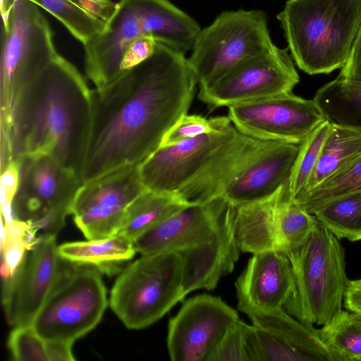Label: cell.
<instances>
[{
  "label": "cell",
  "instance_id": "obj_33",
  "mask_svg": "<svg viewBox=\"0 0 361 361\" xmlns=\"http://www.w3.org/2000/svg\"><path fill=\"white\" fill-rule=\"evenodd\" d=\"M314 215L337 238L361 240V193L333 200Z\"/></svg>",
  "mask_w": 361,
  "mask_h": 361
},
{
  "label": "cell",
  "instance_id": "obj_43",
  "mask_svg": "<svg viewBox=\"0 0 361 361\" xmlns=\"http://www.w3.org/2000/svg\"><path fill=\"white\" fill-rule=\"evenodd\" d=\"M46 341L49 361H72L75 360L72 352L73 343L60 341Z\"/></svg>",
  "mask_w": 361,
  "mask_h": 361
},
{
  "label": "cell",
  "instance_id": "obj_31",
  "mask_svg": "<svg viewBox=\"0 0 361 361\" xmlns=\"http://www.w3.org/2000/svg\"><path fill=\"white\" fill-rule=\"evenodd\" d=\"M357 193H361V154L294 200L314 214L333 200Z\"/></svg>",
  "mask_w": 361,
  "mask_h": 361
},
{
  "label": "cell",
  "instance_id": "obj_22",
  "mask_svg": "<svg viewBox=\"0 0 361 361\" xmlns=\"http://www.w3.org/2000/svg\"><path fill=\"white\" fill-rule=\"evenodd\" d=\"M267 142L240 132L211 167L176 195L188 204L204 203L218 198L226 184Z\"/></svg>",
  "mask_w": 361,
  "mask_h": 361
},
{
  "label": "cell",
  "instance_id": "obj_38",
  "mask_svg": "<svg viewBox=\"0 0 361 361\" xmlns=\"http://www.w3.org/2000/svg\"><path fill=\"white\" fill-rule=\"evenodd\" d=\"M220 117L206 118L196 114H185L168 130L159 147L176 145L184 140L215 130Z\"/></svg>",
  "mask_w": 361,
  "mask_h": 361
},
{
  "label": "cell",
  "instance_id": "obj_16",
  "mask_svg": "<svg viewBox=\"0 0 361 361\" xmlns=\"http://www.w3.org/2000/svg\"><path fill=\"white\" fill-rule=\"evenodd\" d=\"M252 321L258 361H333L317 329L284 308L262 310L238 303Z\"/></svg>",
  "mask_w": 361,
  "mask_h": 361
},
{
  "label": "cell",
  "instance_id": "obj_1",
  "mask_svg": "<svg viewBox=\"0 0 361 361\" xmlns=\"http://www.w3.org/2000/svg\"><path fill=\"white\" fill-rule=\"evenodd\" d=\"M198 85L185 54L161 42L146 60L91 90V124L82 183L142 163L188 114Z\"/></svg>",
  "mask_w": 361,
  "mask_h": 361
},
{
  "label": "cell",
  "instance_id": "obj_6",
  "mask_svg": "<svg viewBox=\"0 0 361 361\" xmlns=\"http://www.w3.org/2000/svg\"><path fill=\"white\" fill-rule=\"evenodd\" d=\"M101 274L97 266L61 258L54 284L32 324L37 333L47 341L73 343L94 329L109 302Z\"/></svg>",
  "mask_w": 361,
  "mask_h": 361
},
{
  "label": "cell",
  "instance_id": "obj_13",
  "mask_svg": "<svg viewBox=\"0 0 361 361\" xmlns=\"http://www.w3.org/2000/svg\"><path fill=\"white\" fill-rule=\"evenodd\" d=\"M228 117L243 134L266 142L300 144L326 119L314 99L292 92L228 107Z\"/></svg>",
  "mask_w": 361,
  "mask_h": 361
},
{
  "label": "cell",
  "instance_id": "obj_41",
  "mask_svg": "<svg viewBox=\"0 0 361 361\" xmlns=\"http://www.w3.org/2000/svg\"><path fill=\"white\" fill-rule=\"evenodd\" d=\"M338 77L350 82H361V27L348 61Z\"/></svg>",
  "mask_w": 361,
  "mask_h": 361
},
{
  "label": "cell",
  "instance_id": "obj_44",
  "mask_svg": "<svg viewBox=\"0 0 361 361\" xmlns=\"http://www.w3.org/2000/svg\"><path fill=\"white\" fill-rule=\"evenodd\" d=\"M97 1H111V0H97Z\"/></svg>",
  "mask_w": 361,
  "mask_h": 361
},
{
  "label": "cell",
  "instance_id": "obj_19",
  "mask_svg": "<svg viewBox=\"0 0 361 361\" xmlns=\"http://www.w3.org/2000/svg\"><path fill=\"white\" fill-rule=\"evenodd\" d=\"M143 36L136 0H119L102 30L83 45L85 74L95 88L109 85L122 73L128 47Z\"/></svg>",
  "mask_w": 361,
  "mask_h": 361
},
{
  "label": "cell",
  "instance_id": "obj_15",
  "mask_svg": "<svg viewBox=\"0 0 361 361\" xmlns=\"http://www.w3.org/2000/svg\"><path fill=\"white\" fill-rule=\"evenodd\" d=\"M56 235H39L8 280L2 282V303L13 327L32 325L58 274Z\"/></svg>",
  "mask_w": 361,
  "mask_h": 361
},
{
  "label": "cell",
  "instance_id": "obj_39",
  "mask_svg": "<svg viewBox=\"0 0 361 361\" xmlns=\"http://www.w3.org/2000/svg\"><path fill=\"white\" fill-rule=\"evenodd\" d=\"M20 176L19 162L12 161L1 170V209L5 223L13 219L12 203L16 194Z\"/></svg>",
  "mask_w": 361,
  "mask_h": 361
},
{
  "label": "cell",
  "instance_id": "obj_14",
  "mask_svg": "<svg viewBox=\"0 0 361 361\" xmlns=\"http://www.w3.org/2000/svg\"><path fill=\"white\" fill-rule=\"evenodd\" d=\"M239 319L220 298L207 294L186 300L168 325L167 348L173 361H207L228 329Z\"/></svg>",
  "mask_w": 361,
  "mask_h": 361
},
{
  "label": "cell",
  "instance_id": "obj_42",
  "mask_svg": "<svg viewBox=\"0 0 361 361\" xmlns=\"http://www.w3.org/2000/svg\"><path fill=\"white\" fill-rule=\"evenodd\" d=\"M343 304L347 310L361 314V278L348 281Z\"/></svg>",
  "mask_w": 361,
  "mask_h": 361
},
{
  "label": "cell",
  "instance_id": "obj_10",
  "mask_svg": "<svg viewBox=\"0 0 361 361\" xmlns=\"http://www.w3.org/2000/svg\"><path fill=\"white\" fill-rule=\"evenodd\" d=\"M239 133L228 116H221L214 131L159 147L140 164L144 186L155 192L176 194L212 166Z\"/></svg>",
  "mask_w": 361,
  "mask_h": 361
},
{
  "label": "cell",
  "instance_id": "obj_12",
  "mask_svg": "<svg viewBox=\"0 0 361 361\" xmlns=\"http://www.w3.org/2000/svg\"><path fill=\"white\" fill-rule=\"evenodd\" d=\"M139 166H123L81 185L71 214L87 240L118 233L128 208L146 190Z\"/></svg>",
  "mask_w": 361,
  "mask_h": 361
},
{
  "label": "cell",
  "instance_id": "obj_20",
  "mask_svg": "<svg viewBox=\"0 0 361 361\" xmlns=\"http://www.w3.org/2000/svg\"><path fill=\"white\" fill-rule=\"evenodd\" d=\"M235 207L227 204L212 237L207 242L180 252L183 288L185 295L199 289L212 290L231 273L239 258L235 231Z\"/></svg>",
  "mask_w": 361,
  "mask_h": 361
},
{
  "label": "cell",
  "instance_id": "obj_24",
  "mask_svg": "<svg viewBox=\"0 0 361 361\" xmlns=\"http://www.w3.org/2000/svg\"><path fill=\"white\" fill-rule=\"evenodd\" d=\"M288 185L270 197L249 204L235 207V231L243 252L255 254L279 250L278 209Z\"/></svg>",
  "mask_w": 361,
  "mask_h": 361
},
{
  "label": "cell",
  "instance_id": "obj_29",
  "mask_svg": "<svg viewBox=\"0 0 361 361\" xmlns=\"http://www.w3.org/2000/svg\"><path fill=\"white\" fill-rule=\"evenodd\" d=\"M317 331L333 361H361V314L342 310Z\"/></svg>",
  "mask_w": 361,
  "mask_h": 361
},
{
  "label": "cell",
  "instance_id": "obj_27",
  "mask_svg": "<svg viewBox=\"0 0 361 361\" xmlns=\"http://www.w3.org/2000/svg\"><path fill=\"white\" fill-rule=\"evenodd\" d=\"M313 99L331 123L361 130V82L337 77L320 87Z\"/></svg>",
  "mask_w": 361,
  "mask_h": 361
},
{
  "label": "cell",
  "instance_id": "obj_11",
  "mask_svg": "<svg viewBox=\"0 0 361 361\" xmlns=\"http://www.w3.org/2000/svg\"><path fill=\"white\" fill-rule=\"evenodd\" d=\"M288 49L275 44L235 66L214 82L199 87L198 99L209 111L292 92L300 77Z\"/></svg>",
  "mask_w": 361,
  "mask_h": 361
},
{
  "label": "cell",
  "instance_id": "obj_23",
  "mask_svg": "<svg viewBox=\"0 0 361 361\" xmlns=\"http://www.w3.org/2000/svg\"><path fill=\"white\" fill-rule=\"evenodd\" d=\"M136 4L145 36L185 54L191 50L201 27L190 15L169 0H136Z\"/></svg>",
  "mask_w": 361,
  "mask_h": 361
},
{
  "label": "cell",
  "instance_id": "obj_34",
  "mask_svg": "<svg viewBox=\"0 0 361 361\" xmlns=\"http://www.w3.org/2000/svg\"><path fill=\"white\" fill-rule=\"evenodd\" d=\"M331 127V123L324 121L299 145L288 184V193L290 198L296 200L305 191Z\"/></svg>",
  "mask_w": 361,
  "mask_h": 361
},
{
  "label": "cell",
  "instance_id": "obj_5",
  "mask_svg": "<svg viewBox=\"0 0 361 361\" xmlns=\"http://www.w3.org/2000/svg\"><path fill=\"white\" fill-rule=\"evenodd\" d=\"M1 18L0 126H4L20 92L59 54L49 23L34 2L13 0Z\"/></svg>",
  "mask_w": 361,
  "mask_h": 361
},
{
  "label": "cell",
  "instance_id": "obj_40",
  "mask_svg": "<svg viewBox=\"0 0 361 361\" xmlns=\"http://www.w3.org/2000/svg\"><path fill=\"white\" fill-rule=\"evenodd\" d=\"M157 42L150 36H143L135 39L128 47L123 56L121 71L123 72L140 64L154 51Z\"/></svg>",
  "mask_w": 361,
  "mask_h": 361
},
{
  "label": "cell",
  "instance_id": "obj_36",
  "mask_svg": "<svg viewBox=\"0 0 361 361\" xmlns=\"http://www.w3.org/2000/svg\"><path fill=\"white\" fill-rule=\"evenodd\" d=\"M258 361L253 326L240 319L226 331L207 361Z\"/></svg>",
  "mask_w": 361,
  "mask_h": 361
},
{
  "label": "cell",
  "instance_id": "obj_28",
  "mask_svg": "<svg viewBox=\"0 0 361 361\" xmlns=\"http://www.w3.org/2000/svg\"><path fill=\"white\" fill-rule=\"evenodd\" d=\"M360 154L361 130L331 123L303 193L319 185Z\"/></svg>",
  "mask_w": 361,
  "mask_h": 361
},
{
  "label": "cell",
  "instance_id": "obj_26",
  "mask_svg": "<svg viewBox=\"0 0 361 361\" xmlns=\"http://www.w3.org/2000/svg\"><path fill=\"white\" fill-rule=\"evenodd\" d=\"M189 204L176 194L146 189L128 208L118 233L133 242L146 231Z\"/></svg>",
  "mask_w": 361,
  "mask_h": 361
},
{
  "label": "cell",
  "instance_id": "obj_17",
  "mask_svg": "<svg viewBox=\"0 0 361 361\" xmlns=\"http://www.w3.org/2000/svg\"><path fill=\"white\" fill-rule=\"evenodd\" d=\"M299 145L268 142L226 184L218 198L238 207L264 200L288 185Z\"/></svg>",
  "mask_w": 361,
  "mask_h": 361
},
{
  "label": "cell",
  "instance_id": "obj_9",
  "mask_svg": "<svg viewBox=\"0 0 361 361\" xmlns=\"http://www.w3.org/2000/svg\"><path fill=\"white\" fill-rule=\"evenodd\" d=\"M18 188L12 203L13 217L27 222L40 235H54L71 214L82 184L79 175L49 155L21 157Z\"/></svg>",
  "mask_w": 361,
  "mask_h": 361
},
{
  "label": "cell",
  "instance_id": "obj_2",
  "mask_svg": "<svg viewBox=\"0 0 361 361\" xmlns=\"http://www.w3.org/2000/svg\"><path fill=\"white\" fill-rule=\"evenodd\" d=\"M90 124L91 90L58 54L20 92L0 128L1 170L23 157L46 154L80 176Z\"/></svg>",
  "mask_w": 361,
  "mask_h": 361
},
{
  "label": "cell",
  "instance_id": "obj_18",
  "mask_svg": "<svg viewBox=\"0 0 361 361\" xmlns=\"http://www.w3.org/2000/svg\"><path fill=\"white\" fill-rule=\"evenodd\" d=\"M227 203L221 198L190 204L161 221L134 241L137 252H183L209 240Z\"/></svg>",
  "mask_w": 361,
  "mask_h": 361
},
{
  "label": "cell",
  "instance_id": "obj_25",
  "mask_svg": "<svg viewBox=\"0 0 361 361\" xmlns=\"http://www.w3.org/2000/svg\"><path fill=\"white\" fill-rule=\"evenodd\" d=\"M133 242L127 237L114 235L66 243L58 246L59 255L68 261L98 267L102 272L114 273L117 265L132 259L136 253Z\"/></svg>",
  "mask_w": 361,
  "mask_h": 361
},
{
  "label": "cell",
  "instance_id": "obj_8",
  "mask_svg": "<svg viewBox=\"0 0 361 361\" xmlns=\"http://www.w3.org/2000/svg\"><path fill=\"white\" fill-rule=\"evenodd\" d=\"M274 44L265 12L258 9L224 11L201 28L188 61L199 87H204Z\"/></svg>",
  "mask_w": 361,
  "mask_h": 361
},
{
  "label": "cell",
  "instance_id": "obj_30",
  "mask_svg": "<svg viewBox=\"0 0 361 361\" xmlns=\"http://www.w3.org/2000/svg\"><path fill=\"white\" fill-rule=\"evenodd\" d=\"M319 221L295 200L290 198L288 188L278 209L279 250L291 257L307 243Z\"/></svg>",
  "mask_w": 361,
  "mask_h": 361
},
{
  "label": "cell",
  "instance_id": "obj_7",
  "mask_svg": "<svg viewBox=\"0 0 361 361\" xmlns=\"http://www.w3.org/2000/svg\"><path fill=\"white\" fill-rule=\"evenodd\" d=\"M183 259L179 252L141 257L126 267L111 290L109 305L130 329L152 325L182 301Z\"/></svg>",
  "mask_w": 361,
  "mask_h": 361
},
{
  "label": "cell",
  "instance_id": "obj_35",
  "mask_svg": "<svg viewBox=\"0 0 361 361\" xmlns=\"http://www.w3.org/2000/svg\"><path fill=\"white\" fill-rule=\"evenodd\" d=\"M37 232L27 222L13 219L1 221V276L2 281L12 277L27 249L34 243Z\"/></svg>",
  "mask_w": 361,
  "mask_h": 361
},
{
  "label": "cell",
  "instance_id": "obj_3",
  "mask_svg": "<svg viewBox=\"0 0 361 361\" xmlns=\"http://www.w3.org/2000/svg\"><path fill=\"white\" fill-rule=\"evenodd\" d=\"M277 19L297 66L330 73L348 61L361 27V0H288Z\"/></svg>",
  "mask_w": 361,
  "mask_h": 361
},
{
  "label": "cell",
  "instance_id": "obj_32",
  "mask_svg": "<svg viewBox=\"0 0 361 361\" xmlns=\"http://www.w3.org/2000/svg\"><path fill=\"white\" fill-rule=\"evenodd\" d=\"M59 20L83 45L100 32L106 21L76 0H30Z\"/></svg>",
  "mask_w": 361,
  "mask_h": 361
},
{
  "label": "cell",
  "instance_id": "obj_4",
  "mask_svg": "<svg viewBox=\"0 0 361 361\" xmlns=\"http://www.w3.org/2000/svg\"><path fill=\"white\" fill-rule=\"evenodd\" d=\"M338 240L319 221L307 243L288 258L295 290L284 309L304 323L323 326L342 310L349 280Z\"/></svg>",
  "mask_w": 361,
  "mask_h": 361
},
{
  "label": "cell",
  "instance_id": "obj_37",
  "mask_svg": "<svg viewBox=\"0 0 361 361\" xmlns=\"http://www.w3.org/2000/svg\"><path fill=\"white\" fill-rule=\"evenodd\" d=\"M7 346L13 360L49 361L47 341L32 325L13 327Z\"/></svg>",
  "mask_w": 361,
  "mask_h": 361
},
{
  "label": "cell",
  "instance_id": "obj_21",
  "mask_svg": "<svg viewBox=\"0 0 361 361\" xmlns=\"http://www.w3.org/2000/svg\"><path fill=\"white\" fill-rule=\"evenodd\" d=\"M235 286L238 303L262 310L284 308L295 290L290 260L278 250L252 254Z\"/></svg>",
  "mask_w": 361,
  "mask_h": 361
}]
</instances>
